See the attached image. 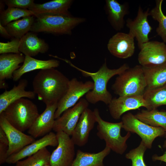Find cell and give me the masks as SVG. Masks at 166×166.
I'll return each instance as SVG.
<instances>
[{
    "instance_id": "8992f818",
    "label": "cell",
    "mask_w": 166,
    "mask_h": 166,
    "mask_svg": "<svg viewBox=\"0 0 166 166\" xmlns=\"http://www.w3.org/2000/svg\"><path fill=\"white\" fill-rule=\"evenodd\" d=\"M93 111L97 123V136L105 141V146L111 150L118 154H123L127 149L126 142L131 136V133L128 132L125 136H122L121 133L123 126L121 121L117 123L106 121L101 117L97 109H95Z\"/></svg>"
},
{
    "instance_id": "836d02e7",
    "label": "cell",
    "mask_w": 166,
    "mask_h": 166,
    "mask_svg": "<svg viewBox=\"0 0 166 166\" xmlns=\"http://www.w3.org/2000/svg\"><path fill=\"white\" fill-rule=\"evenodd\" d=\"M20 42V39L13 38L10 41L7 42H0V54L20 53L19 50Z\"/></svg>"
},
{
    "instance_id": "e575fe53",
    "label": "cell",
    "mask_w": 166,
    "mask_h": 166,
    "mask_svg": "<svg viewBox=\"0 0 166 166\" xmlns=\"http://www.w3.org/2000/svg\"><path fill=\"white\" fill-rule=\"evenodd\" d=\"M8 8H16L29 10L34 4V0H4Z\"/></svg>"
},
{
    "instance_id": "74e56055",
    "label": "cell",
    "mask_w": 166,
    "mask_h": 166,
    "mask_svg": "<svg viewBox=\"0 0 166 166\" xmlns=\"http://www.w3.org/2000/svg\"><path fill=\"white\" fill-rule=\"evenodd\" d=\"M0 143L3 144L8 146L9 141L7 136L2 129L0 127Z\"/></svg>"
},
{
    "instance_id": "b9f144b4",
    "label": "cell",
    "mask_w": 166,
    "mask_h": 166,
    "mask_svg": "<svg viewBox=\"0 0 166 166\" xmlns=\"http://www.w3.org/2000/svg\"></svg>"
},
{
    "instance_id": "277c9868",
    "label": "cell",
    "mask_w": 166,
    "mask_h": 166,
    "mask_svg": "<svg viewBox=\"0 0 166 166\" xmlns=\"http://www.w3.org/2000/svg\"><path fill=\"white\" fill-rule=\"evenodd\" d=\"M3 113L10 123L22 132L28 130L39 115L36 105L24 98L10 104Z\"/></svg>"
},
{
    "instance_id": "ffe728a7",
    "label": "cell",
    "mask_w": 166,
    "mask_h": 166,
    "mask_svg": "<svg viewBox=\"0 0 166 166\" xmlns=\"http://www.w3.org/2000/svg\"><path fill=\"white\" fill-rule=\"evenodd\" d=\"M28 83L25 79L20 80L17 85H14L10 90H6L0 95V114L4 112L10 104L21 98H35L36 94L33 91H26Z\"/></svg>"
},
{
    "instance_id": "1f68e13d",
    "label": "cell",
    "mask_w": 166,
    "mask_h": 166,
    "mask_svg": "<svg viewBox=\"0 0 166 166\" xmlns=\"http://www.w3.org/2000/svg\"><path fill=\"white\" fill-rule=\"evenodd\" d=\"M34 15V13L29 10L8 8L0 13V24L5 26L9 23L21 18Z\"/></svg>"
},
{
    "instance_id": "4316f807",
    "label": "cell",
    "mask_w": 166,
    "mask_h": 166,
    "mask_svg": "<svg viewBox=\"0 0 166 166\" xmlns=\"http://www.w3.org/2000/svg\"><path fill=\"white\" fill-rule=\"evenodd\" d=\"M138 120L155 127H161L166 132V111H159L157 109L150 110L142 109L134 115Z\"/></svg>"
},
{
    "instance_id": "2e32d148",
    "label": "cell",
    "mask_w": 166,
    "mask_h": 166,
    "mask_svg": "<svg viewBox=\"0 0 166 166\" xmlns=\"http://www.w3.org/2000/svg\"><path fill=\"white\" fill-rule=\"evenodd\" d=\"M58 142L56 134L52 132L43 136L31 144L25 146L17 153L9 156L6 163L15 164L22 159L31 156L47 146H57Z\"/></svg>"
},
{
    "instance_id": "3957f363",
    "label": "cell",
    "mask_w": 166,
    "mask_h": 166,
    "mask_svg": "<svg viewBox=\"0 0 166 166\" xmlns=\"http://www.w3.org/2000/svg\"><path fill=\"white\" fill-rule=\"evenodd\" d=\"M34 16L36 18L30 31L56 35H70L74 28L86 21L83 18L48 14H35Z\"/></svg>"
},
{
    "instance_id": "7a4b0ae2",
    "label": "cell",
    "mask_w": 166,
    "mask_h": 166,
    "mask_svg": "<svg viewBox=\"0 0 166 166\" xmlns=\"http://www.w3.org/2000/svg\"><path fill=\"white\" fill-rule=\"evenodd\" d=\"M70 66L81 72L85 77H90L93 80V89L85 95V99L89 103L95 104L102 101L108 105L113 99L111 93L107 90V85L109 80L116 75H118L129 68L127 63H124L117 69H110L107 66L106 60L97 72L92 73L83 70L75 65L69 60L59 58Z\"/></svg>"
},
{
    "instance_id": "60d3db41",
    "label": "cell",
    "mask_w": 166,
    "mask_h": 166,
    "mask_svg": "<svg viewBox=\"0 0 166 166\" xmlns=\"http://www.w3.org/2000/svg\"><path fill=\"white\" fill-rule=\"evenodd\" d=\"M44 166H51L49 164H46Z\"/></svg>"
},
{
    "instance_id": "83f0119b",
    "label": "cell",
    "mask_w": 166,
    "mask_h": 166,
    "mask_svg": "<svg viewBox=\"0 0 166 166\" xmlns=\"http://www.w3.org/2000/svg\"><path fill=\"white\" fill-rule=\"evenodd\" d=\"M34 16H26L11 22L4 26L12 38L21 39L30 31L34 21Z\"/></svg>"
},
{
    "instance_id": "d590c367",
    "label": "cell",
    "mask_w": 166,
    "mask_h": 166,
    "mask_svg": "<svg viewBox=\"0 0 166 166\" xmlns=\"http://www.w3.org/2000/svg\"><path fill=\"white\" fill-rule=\"evenodd\" d=\"M8 146L0 143V164L1 165L5 163L8 156L7 155Z\"/></svg>"
},
{
    "instance_id": "8fae6325",
    "label": "cell",
    "mask_w": 166,
    "mask_h": 166,
    "mask_svg": "<svg viewBox=\"0 0 166 166\" xmlns=\"http://www.w3.org/2000/svg\"><path fill=\"white\" fill-rule=\"evenodd\" d=\"M149 11V8L144 11L140 5L135 18L133 19L128 18L126 21L128 33L136 38L140 49L144 44L149 41L148 35L152 29L148 20Z\"/></svg>"
},
{
    "instance_id": "ab89813d",
    "label": "cell",
    "mask_w": 166,
    "mask_h": 166,
    "mask_svg": "<svg viewBox=\"0 0 166 166\" xmlns=\"http://www.w3.org/2000/svg\"><path fill=\"white\" fill-rule=\"evenodd\" d=\"M5 3L3 0H0V13H2L5 10L4 9L5 7Z\"/></svg>"
},
{
    "instance_id": "4dcf8cb0",
    "label": "cell",
    "mask_w": 166,
    "mask_h": 166,
    "mask_svg": "<svg viewBox=\"0 0 166 166\" xmlns=\"http://www.w3.org/2000/svg\"><path fill=\"white\" fill-rule=\"evenodd\" d=\"M51 154L45 147L26 159L18 161L15 166H44L49 164Z\"/></svg>"
},
{
    "instance_id": "30bf717a",
    "label": "cell",
    "mask_w": 166,
    "mask_h": 166,
    "mask_svg": "<svg viewBox=\"0 0 166 166\" xmlns=\"http://www.w3.org/2000/svg\"><path fill=\"white\" fill-rule=\"evenodd\" d=\"M89 105L85 99L81 98L75 105L55 120L53 130L56 132H63L71 136L81 114Z\"/></svg>"
},
{
    "instance_id": "ac0fdd59",
    "label": "cell",
    "mask_w": 166,
    "mask_h": 166,
    "mask_svg": "<svg viewBox=\"0 0 166 166\" xmlns=\"http://www.w3.org/2000/svg\"><path fill=\"white\" fill-rule=\"evenodd\" d=\"M96 122L93 111L86 109L81 114L71 136L75 145L81 147L86 144L89 133Z\"/></svg>"
},
{
    "instance_id": "f546056e",
    "label": "cell",
    "mask_w": 166,
    "mask_h": 166,
    "mask_svg": "<svg viewBox=\"0 0 166 166\" xmlns=\"http://www.w3.org/2000/svg\"><path fill=\"white\" fill-rule=\"evenodd\" d=\"M163 0H156L155 6L149 11V16L159 23L156 32L163 42L166 44V15L162 10Z\"/></svg>"
},
{
    "instance_id": "52a82bcc",
    "label": "cell",
    "mask_w": 166,
    "mask_h": 166,
    "mask_svg": "<svg viewBox=\"0 0 166 166\" xmlns=\"http://www.w3.org/2000/svg\"><path fill=\"white\" fill-rule=\"evenodd\" d=\"M121 121L122 128L127 132L138 135L147 148H152V143L156 138L166 137V132L163 128L152 126L144 123L131 113L124 115Z\"/></svg>"
},
{
    "instance_id": "44dd1931",
    "label": "cell",
    "mask_w": 166,
    "mask_h": 166,
    "mask_svg": "<svg viewBox=\"0 0 166 166\" xmlns=\"http://www.w3.org/2000/svg\"><path fill=\"white\" fill-rule=\"evenodd\" d=\"M49 45L33 32H29L20 39L19 50L25 56H35L44 53L49 49Z\"/></svg>"
},
{
    "instance_id": "5bb4252c",
    "label": "cell",
    "mask_w": 166,
    "mask_h": 166,
    "mask_svg": "<svg viewBox=\"0 0 166 166\" xmlns=\"http://www.w3.org/2000/svg\"><path fill=\"white\" fill-rule=\"evenodd\" d=\"M108 105L109 113L115 120L119 119L124 113L128 111L141 107L150 110L149 107L143 95L124 96L113 98Z\"/></svg>"
},
{
    "instance_id": "7402d4cb",
    "label": "cell",
    "mask_w": 166,
    "mask_h": 166,
    "mask_svg": "<svg viewBox=\"0 0 166 166\" xmlns=\"http://www.w3.org/2000/svg\"><path fill=\"white\" fill-rule=\"evenodd\" d=\"M73 2V0H53L42 4L35 3L29 10L32 11L34 15L48 14L72 16L69 9Z\"/></svg>"
},
{
    "instance_id": "6da1fadb",
    "label": "cell",
    "mask_w": 166,
    "mask_h": 166,
    "mask_svg": "<svg viewBox=\"0 0 166 166\" xmlns=\"http://www.w3.org/2000/svg\"><path fill=\"white\" fill-rule=\"evenodd\" d=\"M69 81L55 68L42 69L34 78L33 91L46 105L57 103L66 93Z\"/></svg>"
},
{
    "instance_id": "9a60e30c",
    "label": "cell",
    "mask_w": 166,
    "mask_h": 166,
    "mask_svg": "<svg viewBox=\"0 0 166 166\" xmlns=\"http://www.w3.org/2000/svg\"><path fill=\"white\" fill-rule=\"evenodd\" d=\"M107 48L113 56L128 58L132 57L135 51L134 38L128 33L118 32L109 39Z\"/></svg>"
},
{
    "instance_id": "ba28073f",
    "label": "cell",
    "mask_w": 166,
    "mask_h": 166,
    "mask_svg": "<svg viewBox=\"0 0 166 166\" xmlns=\"http://www.w3.org/2000/svg\"><path fill=\"white\" fill-rule=\"evenodd\" d=\"M93 87V82L91 81L83 82L75 77L70 80L66 93L57 103L54 115L55 119L59 117L65 110L75 105L82 97L92 90Z\"/></svg>"
},
{
    "instance_id": "f1b7e54d",
    "label": "cell",
    "mask_w": 166,
    "mask_h": 166,
    "mask_svg": "<svg viewBox=\"0 0 166 166\" xmlns=\"http://www.w3.org/2000/svg\"><path fill=\"white\" fill-rule=\"evenodd\" d=\"M143 96L149 107L150 110L166 105V83L158 87L146 88Z\"/></svg>"
},
{
    "instance_id": "d6986e66",
    "label": "cell",
    "mask_w": 166,
    "mask_h": 166,
    "mask_svg": "<svg viewBox=\"0 0 166 166\" xmlns=\"http://www.w3.org/2000/svg\"><path fill=\"white\" fill-rule=\"evenodd\" d=\"M129 5L126 2L121 4L116 0H106L105 9L108 20L113 28L117 31L123 29L124 17L129 13Z\"/></svg>"
},
{
    "instance_id": "9c48e42d",
    "label": "cell",
    "mask_w": 166,
    "mask_h": 166,
    "mask_svg": "<svg viewBox=\"0 0 166 166\" xmlns=\"http://www.w3.org/2000/svg\"><path fill=\"white\" fill-rule=\"evenodd\" d=\"M58 142L57 148L51 154V166H71L75 156V144L70 136L63 132L56 133Z\"/></svg>"
},
{
    "instance_id": "603a6c76",
    "label": "cell",
    "mask_w": 166,
    "mask_h": 166,
    "mask_svg": "<svg viewBox=\"0 0 166 166\" xmlns=\"http://www.w3.org/2000/svg\"><path fill=\"white\" fill-rule=\"evenodd\" d=\"M60 61L55 59L41 60L34 58L32 57L25 56L23 65L13 73V81H18L25 73L36 69H45L55 68L59 66Z\"/></svg>"
},
{
    "instance_id": "d4e9b609",
    "label": "cell",
    "mask_w": 166,
    "mask_h": 166,
    "mask_svg": "<svg viewBox=\"0 0 166 166\" xmlns=\"http://www.w3.org/2000/svg\"><path fill=\"white\" fill-rule=\"evenodd\" d=\"M111 150L107 146L97 153L84 152L78 149L71 166H104V158L110 153Z\"/></svg>"
},
{
    "instance_id": "484cf974",
    "label": "cell",
    "mask_w": 166,
    "mask_h": 166,
    "mask_svg": "<svg viewBox=\"0 0 166 166\" xmlns=\"http://www.w3.org/2000/svg\"><path fill=\"white\" fill-rule=\"evenodd\" d=\"M147 88H153L166 83V62L152 66H142Z\"/></svg>"
},
{
    "instance_id": "cb8c5ba5",
    "label": "cell",
    "mask_w": 166,
    "mask_h": 166,
    "mask_svg": "<svg viewBox=\"0 0 166 166\" xmlns=\"http://www.w3.org/2000/svg\"><path fill=\"white\" fill-rule=\"evenodd\" d=\"M25 56L20 53H8L0 55V81L13 78L14 73L19 68V64L23 63Z\"/></svg>"
},
{
    "instance_id": "5b68a950",
    "label": "cell",
    "mask_w": 166,
    "mask_h": 166,
    "mask_svg": "<svg viewBox=\"0 0 166 166\" xmlns=\"http://www.w3.org/2000/svg\"><path fill=\"white\" fill-rule=\"evenodd\" d=\"M112 89L119 97L143 96L147 86L142 67L136 65L118 75Z\"/></svg>"
},
{
    "instance_id": "e0dca14e",
    "label": "cell",
    "mask_w": 166,
    "mask_h": 166,
    "mask_svg": "<svg viewBox=\"0 0 166 166\" xmlns=\"http://www.w3.org/2000/svg\"><path fill=\"white\" fill-rule=\"evenodd\" d=\"M57 103L46 105L44 111L38 116L28 130V133L34 138L44 136L53 129L55 119L54 115Z\"/></svg>"
},
{
    "instance_id": "8d00e7d4",
    "label": "cell",
    "mask_w": 166,
    "mask_h": 166,
    "mask_svg": "<svg viewBox=\"0 0 166 166\" xmlns=\"http://www.w3.org/2000/svg\"><path fill=\"white\" fill-rule=\"evenodd\" d=\"M163 147L166 149V140L164 142ZM152 159L153 161H160L166 163V152L160 156L156 154L154 155L152 157Z\"/></svg>"
},
{
    "instance_id": "d6a6232c",
    "label": "cell",
    "mask_w": 166,
    "mask_h": 166,
    "mask_svg": "<svg viewBox=\"0 0 166 166\" xmlns=\"http://www.w3.org/2000/svg\"><path fill=\"white\" fill-rule=\"evenodd\" d=\"M147 148L144 143L141 141L138 146L125 154V158L131 160V166H147L144 159V155Z\"/></svg>"
},
{
    "instance_id": "7c38bea8",
    "label": "cell",
    "mask_w": 166,
    "mask_h": 166,
    "mask_svg": "<svg viewBox=\"0 0 166 166\" xmlns=\"http://www.w3.org/2000/svg\"><path fill=\"white\" fill-rule=\"evenodd\" d=\"M0 127L4 131L8 139V156L35 141V138L32 136L25 134L10 124L3 112L0 114Z\"/></svg>"
},
{
    "instance_id": "f35d334b",
    "label": "cell",
    "mask_w": 166,
    "mask_h": 166,
    "mask_svg": "<svg viewBox=\"0 0 166 166\" xmlns=\"http://www.w3.org/2000/svg\"><path fill=\"white\" fill-rule=\"evenodd\" d=\"M0 34L2 37L6 38H12L4 26L0 24Z\"/></svg>"
},
{
    "instance_id": "4fadbf2b",
    "label": "cell",
    "mask_w": 166,
    "mask_h": 166,
    "mask_svg": "<svg viewBox=\"0 0 166 166\" xmlns=\"http://www.w3.org/2000/svg\"><path fill=\"white\" fill-rule=\"evenodd\" d=\"M140 49L138 60L142 66H153L166 62V44L163 42L149 41Z\"/></svg>"
}]
</instances>
